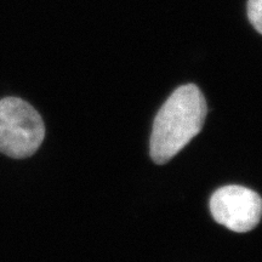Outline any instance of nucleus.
<instances>
[{
    "mask_svg": "<svg viewBox=\"0 0 262 262\" xmlns=\"http://www.w3.org/2000/svg\"><path fill=\"white\" fill-rule=\"evenodd\" d=\"M208 106L194 84L179 86L160 107L153 123L149 153L153 162L165 164L198 135L205 123Z\"/></svg>",
    "mask_w": 262,
    "mask_h": 262,
    "instance_id": "obj_1",
    "label": "nucleus"
},
{
    "mask_svg": "<svg viewBox=\"0 0 262 262\" xmlns=\"http://www.w3.org/2000/svg\"><path fill=\"white\" fill-rule=\"evenodd\" d=\"M44 137V122L32 104L14 96L0 100V152L15 159L28 158Z\"/></svg>",
    "mask_w": 262,
    "mask_h": 262,
    "instance_id": "obj_2",
    "label": "nucleus"
},
{
    "mask_svg": "<svg viewBox=\"0 0 262 262\" xmlns=\"http://www.w3.org/2000/svg\"><path fill=\"white\" fill-rule=\"evenodd\" d=\"M210 211L217 224L238 233L251 231L261 220V196L253 189L229 185L219 188L210 198Z\"/></svg>",
    "mask_w": 262,
    "mask_h": 262,
    "instance_id": "obj_3",
    "label": "nucleus"
},
{
    "mask_svg": "<svg viewBox=\"0 0 262 262\" xmlns=\"http://www.w3.org/2000/svg\"><path fill=\"white\" fill-rule=\"evenodd\" d=\"M247 16L258 34L262 33V0H248Z\"/></svg>",
    "mask_w": 262,
    "mask_h": 262,
    "instance_id": "obj_4",
    "label": "nucleus"
}]
</instances>
